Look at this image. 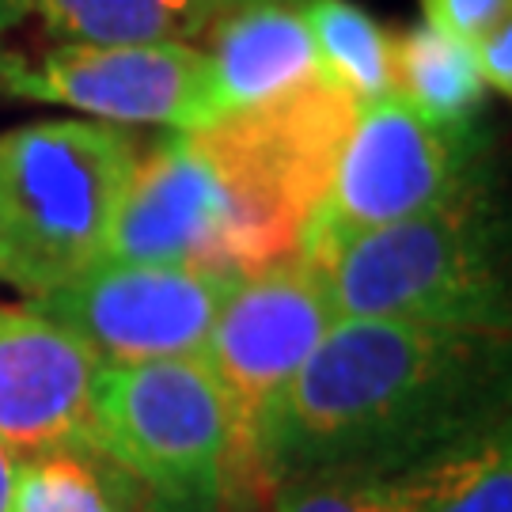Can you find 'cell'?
Here are the masks:
<instances>
[{"instance_id": "1", "label": "cell", "mask_w": 512, "mask_h": 512, "mask_svg": "<svg viewBox=\"0 0 512 512\" xmlns=\"http://www.w3.org/2000/svg\"><path fill=\"white\" fill-rule=\"evenodd\" d=\"M505 395V334L338 319L262 418L255 448L262 494L319 471L384 478L505 414Z\"/></svg>"}, {"instance_id": "2", "label": "cell", "mask_w": 512, "mask_h": 512, "mask_svg": "<svg viewBox=\"0 0 512 512\" xmlns=\"http://www.w3.org/2000/svg\"><path fill=\"white\" fill-rule=\"evenodd\" d=\"M296 255L319 270L338 319L509 334L505 220L490 171L418 217L308 236Z\"/></svg>"}, {"instance_id": "3", "label": "cell", "mask_w": 512, "mask_h": 512, "mask_svg": "<svg viewBox=\"0 0 512 512\" xmlns=\"http://www.w3.org/2000/svg\"><path fill=\"white\" fill-rule=\"evenodd\" d=\"M353 118L357 103L319 76L190 133L224 194L217 274L251 277L300 251L311 217L327 202Z\"/></svg>"}, {"instance_id": "4", "label": "cell", "mask_w": 512, "mask_h": 512, "mask_svg": "<svg viewBox=\"0 0 512 512\" xmlns=\"http://www.w3.org/2000/svg\"><path fill=\"white\" fill-rule=\"evenodd\" d=\"M133 164V137L107 122L54 118L0 133V285L35 300L92 270Z\"/></svg>"}, {"instance_id": "5", "label": "cell", "mask_w": 512, "mask_h": 512, "mask_svg": "<svg viewBox=\"0 0 512 512\" xmlns=\"http://www.w3.org/2000/svg\"><path fill=\"white\" fill-rule=\"evenodd\" d=\"M103 456L148 512H220L228 494V403L202 357L103 361L95 376Z\"/></svg>"}, {"instance_id": "6", "label": "cell", "mask_w": 512, "mask_h": 512, "mask_svg": "<svg viewBox=\"0 0 512 512\" xmlns=\"http://www.w3.org/2000/svg\"><path fill=\"white\" fill-rule=\"evenodd\" d=\"M338 311L319 270L300 255L243 277L217 311L202 361L228 403V505H255L262 482L255 471L258 429L274 399L293 384Z\"/></svg>"}, {"instance_id": "7", "label": "cell", "mask_w": 512, "mask_h": 512, "mask_svg": "<svg viewBox=\"0 0 512 512\" xmlns=\"http://www.w3.org/2000/svg\"><path fill=\"white\" fill-rule=\"evenodd\" d=\"M0 95L175 133H198L224 114L209 54L186 42H61L35 57L0 50Z\"/></svg>"}, {"instance_id": "8", "label": "cell", "mask_w": 512, "mask_h": 512, "mask_svg": "<svg viewBox=\"0 0 512 512\" xmlns=\"http://www.w3.org/2000/svg\"><path fill=\"white\" fill-rule=\"evenodd\" d=\"M486 171V137H478L475 126H429L403 99L384 95L357 107L327 202L311 217L304 239L349 236L410 220L456 198Z\"/></svg>"}, {"instance_id": "9", "label": "cell", "mask_w": 512, "mask_h": 512, "mask_svg": "<svg viewBox=\"0 0 512 512\" xmlns=\"http://www.w3.org/2000/svg\"><path fill=\"white\" fill-rule=\"evenodd\" d=\"M243 277L198 266L95 262L27 308L69 330L103 361L202 357L209 327Z\"/></svg>"}, {"instance_id": "10", "label": "cell", "mask_w": 512, "mask_h": 512, "mask_svg": "<svg viewBox=\"0 0 512 512\" xmlns=\"http://www.w3.org/2000/svg\"><path fill=\"white\" fill-rule=\"evenodd\" d=\"M103 357L31 308L0 304V440L12 452L103 456L95 376Z\"/></svg>"}, {"instance_id": "11", "label": "cell", "mask_w": 512, "mask_h": 512, "mask_svg": "<svg viewBox=\"0 0 512 512\" xmlns=\"http://www.w3.org/2000/svg\"><path fill=\"white\" fill-rule=\"evenodd\" d=\"M220 217L224 194L213 167L190 133H175L133 164L99 262L213 270Z\"/></svg>"}, {"instance_id": "12", "label": "cell", "mask_w": 512, "mask_h": 512, "mask_svg": "<svg viewBox=\"0 0 512 512\" xmlns=\"http://www.w3.org/2000/svg\"><path fill=\"white\" fill-rule=\"evenodd\" d=\"M300 4L304 0H236L209 23V65L224 114L296 92L323 76Z\"/></svg>"}, {"instance_id": "13", "label": "cell", "mask_w": 512, "mask_h": 512, "mask_svg": "<svg viewBox=\"0 0 512 512\" xmlns=\"http://www.w3.org/2000/svg\"><path fill=\"white\" fill-rule=\"evenodd\" d=\"M391 512H512L509 418L478 421L380 478Z\"/></svg>"}, {"instance_id": "14", "label": "cell", "mask_w": 512, "mask_h": 512, "mask_svg": "<svg viewBox=\"0 0 512 512\" xmlns=\"http://www.w3.org/2000/svg\"><path fill=\"white\" fill-rule=\"evenodd\" d=\"M232 4L236 0H0V35L35 16L65 42H183L209 31V23Z\"/></svg>"}, {"instance_id": "15", "label": "cell", "mask_w": 512, "mask_h": 512, "mask_svg": "<svg viewBox=\"0 0 512 512\" xmlns=\"http://www.w3.org/2000/svg\"><path fill=\"white\" fill-rule=\"evenodd\" d=\"M391 46V95L429 126L471 129L486 99V84L478 76L471 46H463L444 31L418 23L406 27Z\"/></svg>"}, {"instance_id": "16", "label": "cell", "mask_w": 512, "mask_h": 512, "mask_svg": "<svg viewBox=\"0 0 512 512\" xmlns=\"http://www.w3.org/2000/svg\"><path fill=\"white\" fill-rule=\"evenodd\" d=\"M323 76L365 107L391 95V46L384 27L353 0H304L300 4Z\"/></svg>"}, {"instance_id": "17", "label": "cell", "mask_w": 512, "mask_h": 512, "mask_svg": "<svg viewBox=\"0 0 512 512\" xmlns=\"http://www.w3.org/2000/svg\"><path fill=\"white\" fill-rule=\"evenodd\" d=\"M141 501L133 478L110 459L80 452H38L19 459L12 512H126Z\"/></svg>"}, {"instance_id": "18", "label": "cell", "mask_w": 512, "mask_h": 512, "mask_svg": "<svg viewBox=\"0 0 512 512\" xmlns=\"http://www.w3.org/2000/svg\"><path fill=\"white\" fill-rule=\"evenodd\" d=\"M270 512H391L380 478L357 471H319L285 478L270 490Z\"/></svg>"}, {"instance_id": "19", "label": "cell", "mask_w": 512, "mask_h": 512, "mask_svg": "<svg viewBox=\"0 0 512 512\" xmlns=\"http://www.w3.org/2000/svg\"><path fill=\"white\" fill-rule=\"evenodd\" d=\"M421 12L429 27L463 46H475L486 31L512 19V0H421Z\"/></svg>"}, {"instance_id": "20", "label": "cell", "mask_w": 512, "mask_h": 512, "mask_svg": "<svg viewBox=\"0 0 512 512\" xmlns=\"http://www.w3.org/2000/svg\"><path fill=\"white\" fill-rule=\"evenodd\" d=\"M471 54H475L482 84L494 88L497 95H512V19L497 23L494 31H486L471 46Z\"/></svg>"}, {"instance_id": "21", "label": "cell", "mask_w": 512, "mask_h": 512, "mask_svg": "<svg viewBox=\"0 0 512 512\" xmlns=\"http://www.w3.org/2000/svg\"><path fill=\"white\" fill-rule=\"evenodd\" d=\"M19 456L0 440V512H12V486H16Z\"/></svg>"}]
</instances>
